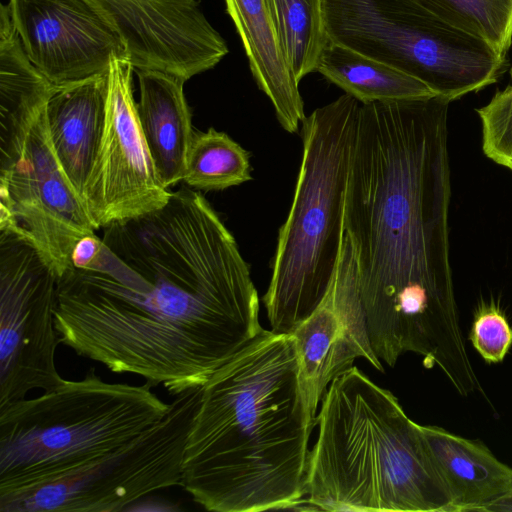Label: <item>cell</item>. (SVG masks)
<instances>
[{
	"label": "cell",
	"instance_id": "cell-26",
	"mask_svg": "<svg viewBox=\"0 0 512 512\" xmlns=\"http://www.w3.org/2000/svg\"><path fill=\"white\" fill-rule=\"evenodd\" d=\"M486 512H512V494L489 506Z\"/></svg>",
	"mask_w": 512,
	"mask_h": 512
},
{
	"label": "cell",
	"instance_id": "cell-25",
	"mask_svg": "<svg viewBox=\"0 0 512 512\" xmlns=\"http://www.w3.org/2000/svg\"><path fill=\"white\" fill-rule=\"evenodd\" d=\"M103 247V240L95 233L81 237L75 243L71 253L72 267L89 270L100 257Z\"/></svg>",
	"mask_w": 512,
	"mask_h": 512
},
{
	"label": "cell",
	"instance_id": "cell-6",
	"mask_svg": "<svg viewBox=\"0 0 512 512\" xmlns=\"http://www.w3.org/2000/svg\"><path fill=\"white\" fill-rule=\"evenodd\" d=\"M361 103L343 94L302 122V160L279 229L263 303L272 331L290 334L317 307L335 271Z\"/></svg>",
	"mask_w": 512,
	"mask_h": 512
},
{
	"label": "cell",
	"instance_id": "cell-5",
	"mask_svg": "<svg viewBox=\"0 0 512 512\" xmlns=\"http://www.w3.org/2000/svg\"><path fill=\"white\" fill-rule=\"evenodd\" d=\"M106 269L221 320L260 327L259 297L236 239L198 191L104 227Z\"/></svg>",
	"mask_w": 512,
	"mask_h": 512
},
{
	"label": "cell",
	"instance_id": "cell-4",
	"mask_svg": "<svg viewBox=\"0 0 512 512\" xmlns=\"http://www.w3.org/2000/svg\"><path fill=\"white\" fill-rule=\"evenodd\" d=\"M54 85L26 56L11 17H0V230L31 243L57 278L75 243L98 229L53 148L46 109Z\"/></svg>",
	"mask_w": 512,
	"mask_h": 512
},
{
	"label": "cell",
	"instance_id": "cell-10",
	"mask_svg": "<svg viewBox=\"0 0 512 512\" xmlns=\"http://www.w3.org/2000/svg\"><path fill=\"white\" fill-rule=\"evenodd\" d=\"M57 276L36 248L0 230V407L64 378L55 354Z\"/></svg>",
	"mask_w": 512,
	"mask_h": 512
},
{
	"label": "cell",
	"instance_id": "cell-13",
	"mask_svg": "<svg viewBox=\"0 0 512 512\" xmlns=\"http://www.w3.org/2000/svg\"><path fill=\"white\" fill-rule=\"evenodd\" d=\"M290 334L294 339L301 387L315 416L328 385L353 367L356 358H364L383 371L369 337L356 249L346 231L324 297Z\"/></svg>",
	"mask_w": 512,
	"mask_h": 512
},
{
	"label": "cell",
	"instance_id": "cell-23",
	"mask_svg": "<svg viewBox=\"0 0 512 512\" xmlns=\"http://www.w3.org/2000/svg\"><path fill=\"white\" fill-rule=\"evenodd\" d=\"M476 112L481 122L484 154L512 171V67L510 83Z\"/></svg>",
	"mask_w": 512,
	"mask_h": 512
},
{
	"label": "cell",
	"instance_id": "cell-12",
	"mask_svg": "<svg viewBox=\"0 0 512 512\" xmlns=\"http://www.w3.org/2000/svg\"><path fill=\"white\" fill-rule=\"evenodd\" d=\"M8 5L26 56L54 86L106 74L113 57H128L118 31L90 0Z\"/></svg>",
	"mask_w": 512,
	"mask_h": 512
},
{
	"label": "cell",
	"instance_id": "cell-1",
	"mask_svg": "<svg viewBox=\"0 0 512 512\" xmlns=\"http://www.w3.org/2000/svg\"><path fill=\"white\" fill-rule=\"evenodd\" d=\"M449 104L434 96L360 105L343 224L376 356L394 366L416 353L464 393L479 380L449 255Z\"/></svg>",
	"mask_w": 512,
	"mask_h": 512
},
{
	"label": "cell",
	"instance_id": "cell-18",
	"mask_svg": "<svg viewBox=\"0 0 512 512\" xmlns=\"http://www.w3.org/2000/svg\"><path fill=\"white\" fill-rule=\"evenodd\" d=\"M225 4L257 86L271 101L281 127L297 133L306 118L304 103L279 44L267 0H225Z\"/></svg>",
	"mask_w": 512,
	"mask_h": 512
},
{
	"label": "cell",
	"instance_id": "cell-19",
	"mask_svg": "<svg viewBox=\"0 0 512 512\" xmlns=\"http://www.w3.org/2000/svg\"><path fill=\"white\" fill-rule=\"evenodd\" d=\"M316 71L361 104L437 96L420 80L332 41L325 46Z\"/></svg>",
	"mask_w": 512,
	"mask_h": 512
},
{
	"label": "cell",
	"instance_id": "cell-3",
	"mask_svg": "<svg viewBox=\"0 0 512 512\" xmlns=\"http://www.w3.org/2000/svg\"><path fill=\"white\" fill-rule=\"evenodd\" d=\"M307 500L325 511L452 512L421 425L357 367L322 398Z\"/></svg>",
	"mask_w": 512,
	"mask_h": 512
},
{
	"label": "cell",
	"instance_id": "cell-22",
	"mask_svg": "<svg viewBox=\"0 0 512 512\" xmlns=\"http://www.w3.org/2000/svg\"><path fill=\"white\" fill-rule=\"evenodd\" d=\"M442 22L507 57L512 45V0H409Z\"/></svg>",
	"mask_w": 512,
	"mask_h": 512
},
{
	"label": "cell",
	"instance_id": "cell-9",
	"mask_svg": "<svg viewBox=\"0 0 512 512\" xmlns=\"http://www.w3.org/2000/svg\"><path fill=\"white\" fill-rule=\"evenodd\" d=\"M202 387L176 395L161 421L126 444L0 493V511H121L156 491L181 487Z\"/></svg>",
	"mask_w": 512,
	"mask_h": 512
},
{
	"label": "cell",
	"instance_id": "cell-14",
	"mask_svg": "<svg viewBox=\"0 0 512 512\" xmlns=\"http://www.w3.org/2000/svg\"><path fill=\"white\" fill-rule=\"evenodd\" d=\"M121 36L135 70H157L185 81L228 53L201 0H90Z\"/></svg>",
	"mask_w": 512,
	"mask_h": 512
},
{
	"label": "cell",
	"instance_id": "cell-21",
	"mask_svg": "<svg viewBox=\"0 0 512 512\" xmlns=\"http://www.w3.org/2000/svg\"><path fill=\"white\" fill-rule=\"evenodd\" d=\"M250 153L224 132L194 131L182 181L189 187L217 191L252 180Z\"/></svg>",
	"mask_w": 512,
	"mask_h": 512
},
{
	"label": "cell",
	"instance_id": "cell-8",
	"mask_svg": "<svg viewBox=\"0 0 512 512\" xmlns=\"http://www.w3.org/2000/svg\"><path fill=\"white\" fill-rule=\"evenodd\" d=\"M329 41L392 66L449 102L498 81L508 66L483 40L409 0H322Z\"/></svg>",
	"mask_w": 512,
	"mask_h": 512
},
{
	"label": "cell",
	"instance_id": "cell-24",
	"mask_svg": "<svg viewBox=\"0 0 512 512\" xmlns=\"http://www.w3.org/2000/svg\"><path fill=\"white\" fill-rule=\"evenodd\" d=\"M469 339L487 363H500L512 346V328L496 305L484 304L474 315Z\"/></svg>",
	"mask_w": 512,
	"mask_h": 512
},
{
	"label": "cell",
	"instance_id": "cell-15",
	"mask_svg": "<svg viewBox=\"0 0 512 512\" xmlns=\"http://www.w3.org/2000/svg\"><path fill=\"white\" fill-rule=\"evenodd\" d=\"M107 95L108 73L54 86L47 103L53 148L82 201L104 133Z\"/></svg>",
	"mask_w": 512,
	"mask_h": 512
},
{
	"label": "cell",
	"instance_id": "cell-7",
	"mask_svg": "<svg viewBox=\"0 0 512 512\" xmlns=\"http://www.w3.org/2000/svg\"><path fill=\"white\" fill-rule=\"evenodd\" d=\"M153 385L110 383L91 367L40 396L0 407V493L133 440L168 413Z\"/></svg>",
	"mask_w": 512,
	"mask_h": 512
},
{
	"label": "cell",
	"instance_id": "cell-20",
	"mask_svg": "<svg viewBox=\"0 0 512 512\" xmlns=\"http://www.w3.org/2000/svg\"><path fill=\"white\" fill-rule=\"evenodd\" d=\"M285 60L295 81L317 70L329 42L322 0H267Z\"/></svg>",
	"mask_w": 512,
	"mask_h": 512
},
{
	"label": "cell",
	"instance_id": "cell-2",
	"mask_svg": "<svg viewBox=\"0 0 512 512\" xmlns=\"http://www.w3.org/2000/svg\"><path fill=\"white\" fill-rule=\"evenodd\" d=\"M316 423L292 335L263 329L202 387L181 487L208 511L293 509L306 496Z\"/></svg>",
	"mask_w": 512,
	"mask_h": 512
},
{
	"label": "cell",
	"instance_id": "cell-16",
	"mask_svg": "<svg viewBox=\"0 0 512 512\" xmlns=\"http://www.w3.org/2000/svg\"><path fill=\"white\" fill-rule=\"evenodd\" d=\"M140 126L157 175L169 189L182 181L194 134L184 79L157 70H135Z\"/></svg>",
	"mask_w": 512,
	"mask_h": 512
},
{
	"label": "cell",
	"instance_id": "cell-17",
	"mask_svg": "<svg viewBox=\"0 0 512 512\" xmlns=\"http://www.w3.org/2000/svg\"><path fill=\"white\" fill-rule=\"evenodd\" d=\"M432 459L452 499V512H486L512 494V468L479 441L421 425Z\"/></svg>",
	"mask_w": 512,
	"mask_h": 512
},
{
	"label": "cell",
	"instance_id": "cell-11",
	"mask_svg": "<svg viewBox=\"0 0 512 512\" xmlns=\"http://www.w3.org/2000/svg\"><path fill=\"white\" fill-rule=\"evenodd\" d=\"M128 57H113L108 70L105 128L83 202L97 228L135 218L168 201L150 156L133 97Z\"/></svg>",
	"mask_w": 512,
	"mask_h": 512
}]
</instances>
